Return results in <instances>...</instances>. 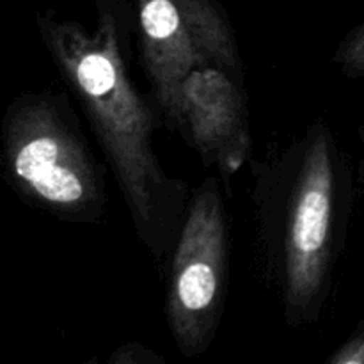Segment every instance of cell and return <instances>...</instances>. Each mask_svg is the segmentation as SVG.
I'll return each instance as SVG.
<instances>
[{"label":"cell","mask_w":364,"mask_h":364,"mask_svg":"<svg viewBox=\"0 0 364 364\" xmlns=\"http://www.w3.org/2000/svg\"><path fill=\"white\" fill-rule=\"evenodd\" d=\"M95 9L92 31L52 13L38 14L39 34L102 144L139 240L162 262L173 252L187 215V185L160 166L151 144L155 116L132 82L130 4L95 0Z\"/></svg>","instance_id":"cell-1"},{"label":"cell","mask_w":364,"mask_h":364,"mask_svg":"<svg viewBox=\"0 0 364 364\" xmlns=\"http://www.w3.org/2000/svg\"><path fill=\"white\" fill-rule=\"evenodd\" d=\"M63 95H23L2 119L4 162L14 191L50 215L75 224L105 213L102 171Z\"/></svg>","instance_id":"cell-2"},{"label":"cell","mask_w":364,"mask_h":364,"mask_svg":"<svg viewBox=\"0 0 364 364\" xmlns=\"http://www.w3.org/2000/svg\"><path fill=\"white\" fill-rule=\"evenodd\" d=\"M348 173L322 121L308 128L283 235V297L291 322L315 320L329 291Z\"/></svg>","instance_id":"cell-3"},{"label":"cell","mask_w":364,"mask_h":364,"mask_svg":"<svg viewBox=\"0 0 364 364\" xmlns=\"http://www.w3.org/2000/svg\"><path fill=\"white\" fill-rule=\"evenodd\" d=\"M228 276L226 212L219 185L208 178L188 201L167 277V316L183 354H203L212 343L223 316Z\"/></svg>","instance_id":"cell-4"},{"label":"cell","mask_w":364,"mask_h":364,"mask_svg":"<svg viewBox=\"0 0 364 364\" xmlns=\"http://www.w3.org/2000/svg\"><path fill=\"white\" fill-rule=\"evenodd\" d=\"M141 57L153 100L169 121L178 89L196 68L244 77L240 52L219 0H134Z\"/></svg>","instance_id":"cell-5"},{"label":"cell","mask_w":364,"mask_h":364,"mask_svg":"<svg viewBox=\"0 0 364 364\" xmlns=\"http://www.w3.org/2000/svg\"><path fill=\"white\" fill-rule=\"evenodd\" d=\"M167 123L230 180L251 155L244 77L212 64L196 68L178 89Z\"/></svg>","instance_id":"cell-6"},{"label":"cell","mask_w":364,"mask_h":364,"mask_svg":"<svg viewBox=\"0 0 364 364\" xmlns=\"http://www.w3.org/2000/svg\"><path fill=\"white\" fill-rule=\"evenodd\" d=\"M333 60L347 77L364 78V21L341 39Z\"/></svg>","instance_id":"cell-7"},{"label":"cell","mask_w":364,"mask_h":364,"mask_svg":"<svg viewBox=\"0 0 364 364\" xmlns=\"http://www.w3.org/2000/svg\"><path fill=\"white\" fill-rule=\"evenodd\" d=\"M109 364H166L160 355L151 352L142 345L130 343L121 347L116 354L110 358Z\"/></svg>","instance_id":"cell-8"},{"label":"cell","mask_w":364,"mask_h":364,"mask_svg":"<svg viewBox=\"0 0 364 364\" xmlns=\"http://www.w3.org/2000/svg\"><path fill=\"white\" fill-rule=\"evenodd\" d=\"M331 364H364V320L350 340L336 352Z\"/></svg>","instance_id":"cell-9"}]
</instances>
